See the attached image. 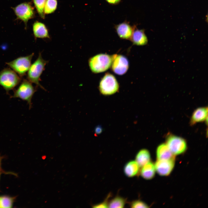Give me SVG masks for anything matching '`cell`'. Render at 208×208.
<instances>
[{"label": "cell", "mask_w": 208, "mask_h": 208, "mask_svg": "<svg viewBox=\"0 0 208 208\" xmlns=\"http://www.w3.org/2000/svg\"><path fill=\"white\" fill-rule=\"evenodd\" d=\"M21 80V77L10 68H5L0 72V86L7 93L13 90Z\"/></svg>", "instance_id": "cell-3"}, {"label": "cell", "mask_w": 208, "mask_h": 208, "mask_svg": "<svg viewBox=\"0 0 208 208\" xmlns=\"http://www.w3.org/2000/svg\"><path fill=\"white\" fill-rule=\"evenodd\" d=\"M142 167L140 174L142 177L146 179H150L153 177L155 169L152 162L149 161Z\"/></svg>", "instance_id": "cell-17"}, {"label": "cell", "mask_w": 208, "mask_h": 208, "mask_svg": "<svg viewBox=\"0 0 208 208\" xmlns=\"http://www.w3.org/2000/svg\"><path fill=\"white\" fill-rule=\"evenodd\" d=\"M57 5V0H47L44 9L45 14L54 12L56 10Z\"/></svg>", "instance_id": "cell-20"}, {"label": "cell", "mask_w": 208, "mask_h": 208, "mask_svg": "<svg viewBox=\"0 0 208 208\" xmlns=\"http://www.w3.org/2000/svg\"><path fill=\"white\" fill-rule=\"evenodd\" d=\"M48 61L44 60L42 57L41 52H39L38 58L31 65L27 75V80L32 83L35 84L37 86L45 90L40 84V77L44 70Z\"/></svg>", "instance_id": "cell-1"}, {"label": "cell", "mask_w": 208, "mask_h": 208, "mask_svg": "<svg viewBox=\"0 0 208 208\" xmlns=\"http://www.w3.org/2000/svg\"><path fill=\"white\" fill-rule=\"evenodd\" d=\"M131 208H148V205L144 202L139 200H136L132 201L129 203Z\"/></svg>", "instance_id": "cell-23"}, {"label": "cell", "mask_w": 208, "mask_h": 208, "mask_svg": "<svg viewBox=\"0 0 208 208\" xmlns=\"http://www.w3.org/2000/svg\"><path fill=\"white\" fill-rule=\"evenodd\" d=\"M207 107H201L196 109L193 112L190 121V125H193L198 122H202L207 118Z\"/></svg>", "instance_id": "cell-12"}, {"label": "cell", "mask_w": 208, "mask_h": 208, "mask_svg": "<svg viewBox=\"0 0 208 208\" xmlns=\"http://www.w3.org/2000/svg\"><path fill=\"white\" fill-rule=\"evenodd\" d=\"M156 155L158 159H174V155L165 143L160 144L157 147Z\"/></svg>", "instance_id": "cell-16"}, {"label": "cell", "mask_w": 208, "mask_h": 208, "mask_svg": "<svg viewBox=\"0 0 208 208\" xmlns=\"http://www.w3.org/2000/svg\"><path fill=\"white\" fill-rule=\"evenodd\" d=\"M111 195L110 193L109 194L104 200L101 203L94 205L93 208H108V207L109 199Z\"/></svg>", "instance_id": "cell-24"}, {"label": "cell", "mask_w": 208, "mask_h": 208, "mask_svg": "<svg viewBox=\"0 0 208 208\" xmlns=\"http://www.w3.org/2000/svg\"><path fill=\"white\" fill-rule=\"evenodd\" d=\"M0 163H1V159H0Z\"/></svg>", "instance_id": "cell-27"}, {"label": "cell", "mask_w": 208, "mask_h": 208, "mask_svg": "<svg viewBox=\"0 0 208 208\" xmlns=\"http://www.w3.org/2000/svg\"><path fill=\"white\" fill-rule=\"evenodd\" d=\"M126 203V199L125 198L117 196L109 201V208H123Z\"/></svg>", "instance_id": "cell-19"}, {"label": "cell", "mask_w": 208, "mask_h": 208, "mask_svg": "<svg viewBox=\"0 0 208 208\" xmlns=\"http://www.w3.org/2000/svg\"><path fill=\"white\" fill-rule=\"evenodd\" d=\"M13 9L17 18L22 21L26 26L28 21L34 16V8L29 3H21Z\"/></svg>", "instance_id": "cell-8"}, {"label": "cell", "mask_w": 208, "mask_h": 208, "mask_svg": "<svg viewBox=\"0 0 208 208\" xmlns=\"http://www.w3.org/2000/svg\"><path fill=\"white\" fill-rule=\"evenodd\" d=\"M13 199L7 196H0V208L12 207L13 203Z\"/></svg>", "instance_id": "cell-22"}, {"label": "cell", "mask_w": 208, "mask_h": 208, "mask_svg": "<svg viewBox=\"0 0 208 208\" xmlns=\"http://www.w3.org/2000/svg\"><path fill=\"white\" fill-rule=\"evenodd\" d=\"M119 88L118 83L115 77L109 73H106L99 83L100 91L104 95L112 94L118 91Z\"/></svg>", "instance_id": "cell-6"}, {"label": "cell", "mask_w": 208, "mask_h": 208, "mask_svg": "<svg viewBox=\"0 0 208 208\" xmlns=\"http://www.w3.org/2000/svg\"><path fill=\"white\" fill-rule=\"evenodd\" d=\"M112 61V55L99 54L90 58L89 65L91 71L96 73L104 72L109 68Z\"/></svg>", "instance_id": "cell-2"}, {"label": "cell", "mask_w": 208, "mask_h": 208, "mask_svg": "<svg viewBox=\"0 0 208 208\" xmlns=\"http://www.w3.org/2000/svg\"><path fill=\"white\" fill-rule=\"evenodd\" d=\"M140 167L135 160H131L125 165L124 172L125 175L127 177H133L138 173Z\"/></svg>", "instance_id": "cell-15"}, {"label": "cell", "mask_w": 208, "mask_h": 208, "mask_svg": "<svg viewBox=\"0 0 208 208\" xmlns=\"http://www.w3.org/2000/svg\"><path fill=\"white\" fill-rule=\"evenodd\" d=\"M112 69L116 74L122 75L125 74L129 67V63L127 58L125 56L114 54L112 55Z\"/></svg>", "instance_id": "cell-9"}, {"label": "cell", "mask_w": 208, "mask_h": 208, "mask_svg": "<svg viewBox=\"0 0 208 208\" xmlns=\"http://www.w3.org/2000/svg\"><path fill=\"white\" fill-rule=\"evenodd\" d=\"M102 127L100 125L97 126L95 128V134H99L101 133L102 131Z\"/></svg>", "instance_id": "cell-25"}, {"label": "cell", "mask_w": 208, "mask_h": 208, "mask_svg": "<svg viewBox=\"0 0 208 208\" xmlns=\"http://www.w3.org/2000/svg\"><path fill=\"white\" fill-rule=\"evenodd\" d=\"M34 55V53H33L27 56L20 57L6 64L18 73L21 77H22L28 71Z\"/></svg>", "instance_id": "cell-5"}, {"label": "cell", "mask_w": 208, "mask_h": 208, "mask_svg": "<svg viewBox=\"0 0 208 208\" xmlns=\"http://www.w3.org/2000/svg\"><path fill=\"white\" fill-rule=\"evenodd\" d=\"M33 31L34 37L36 38H50L48 30L43 23L38 21L35 22L33 25Z\"/></svg>", "instance_id": "cell-13"}, {"label": "cell", "mask_w": 208, "mask_h": 208, "mask_svg": "<svg viewBox=\"0 0 208 208\" xmlns=\"http://www.w3.org/2000/svg\"><path fill=\"white\" fill-rule=\"evenodd\" d=\"M150 154L148 151L146 149H143L137 153L135 161L140 166L142 167L150 161Z\"/></svg>", "instance_id": "cell-18"}, {"label": "cell", "mask_w": 208, "mask_h": 208, "mask_svg": "<svg viewBox=\"0 0 208 208\" xmlns=\"http://www.w3.org/2000/svg\"><path fill=\"white\" fill-rule=\"evenodd\" d=\"M135 27L132 26L129 23L124 22L116 25L115 28L118 36L124 39L130 40Z\"/></svg>", "instance_id": "cell-11"}, {"label": "cell", "mask_w": 208, "mask_h": 208, "mask_svg": "<svg viewBox=\"0 0 208 208\" xmlns=\"http://www.w3.org/2000/svg\"><path fill=\"white\" fill-rule=\"evenodd\" d=\"M135 28L130 40L134 44L140 46L146 44L148 42V39L144 30L135 29Z\"/></svg>", "instance_id": "cell-14"}, {"label": "cell", "mask_w": 208, "mask_h": 208, "mask_svg": "<svg viewBox=\"0 0 208 208\" xmlns=\"http://www.w3.org/2000/svg\"><path fill=\"white\" fill-rule=\"evenodd\" d=\"M166 144L174 155L181 154L187 148V143L184 139L171 134L167 136Z\"/></svg>", "instance_id": "cell-7"}, {"label": "cell", "mask_w": 208, "mask_h": 208, "mask_svg": "<svg viewBox=\"0 0 208 208\" xmlns=\"http://www.w3.org/2000/svg\"><path fill=\"white\" fill-rule=\"evenodd\" d=\"M174 158L169 159H158L155 164V170L160 175H169L174 167Z\"/></svg>", "instance_id": "cell-10"}, {"label": "cell", "mask_w": 208, "mask_h": 208, "mask_svg": "<svg viewBox=\"0 0 208 208\" xmlns=\"http://www.w3.org/2000/svg\"><path fill=\"white\" fill-rule=\"evenodd\" d=\"M36 90L32 83L28 80L24 79L18 88L14 91L11 97L19 98L26 101L31 108L32 107L31 99Z\"/></svg>", "instance_id": "cell-4"}, {"label": "cell", "mask_w": 208, "mask_h": 208, "mask_svg": "<svg viewBox=\"0 0 208 208\" xmlns=\"http://www.w3.org/2000/svg\"><path fill=\"white\" fill-rule=\"evenodd\" d=\"M106 1L112 5H116L120 2L121 0H105Z\"/></svg>", "instance_id": "cell-26"}, {"label": "cell", "mask_w": 208, "mask_h": 208, "mask_svg": "<svg viewBox=\"0 0 208 208\" xmlns=\"http://www.w3.org/2000/svg\"><path fill=\"white\" fill-rule=\"evenodd\" d=\"M47 0H33V2L39 16L42 18H45L44 9Z\"/></svg>", "instance_id": "cell-21"}]
</instances>
